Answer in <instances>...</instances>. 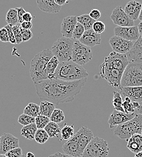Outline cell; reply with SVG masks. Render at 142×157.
Masks as SVG:
<instances>
[{"instance_id":"44dd1931","label":"cell","mask_w":142,"mask_h":157,"mask_svg":"<svg viewBox=\"0 0 142 157\" xmlns=\"http://www.w3.org/2000/svg\"><path fill=\"white\" fill-rule=\"evenodd\" d=\"M126 55L129 62L142 63V39L140 36L135 42L132 49Z\"/></svg>"},{"instance_id":"11a10c76","label":"cell","mask_w":142,"mask_h":157,"mask_svg":"<svg viewBox=\"0 0 142 157\" xmlns=\"http://www.w3.org/2000/svg\"><path fill=\"white\" fill-rule=\"evenodd\" d=\"M26 157H35V155H34L32 152H28V153L27 154Z\"/></svg>"},{"instance_id":"bcb514c9","label":"cell","mask_w":142,"mask_h":157,"mask_svg":"<svg viewBox=\"0 0 142 157\" xmlns=\"http://www.w3.org/2000/svg\"><path fill=\"white\" fill-rule=\"evenodd\" d=\"M101 12L98 10V9H92L90 13H89L90 17L93 18V20H99L101 17Z\"/></svg>"},{"instance_id":"5b68a950","label":"cell","mask_w":142,"mask_h":157,"mask_svg":"<svg viewBox=\"0 0 142 157\" xmlns=\"http://www.w3.org/2000/svg\"><path fill=\"white\" fill-rule=\"evenodd\" d=\"M142 129V115L136 114L132 119L118 125L114 134L122 140H128L135 134H140Z\"/></svg>"},{"instance_id":"6125c7cd","label":"cell","mask_w":142,"mask_h":157,"mask_svg":"<svg viewBox=\"0 0 142 157\" xmlns=\"http://www.w3.org/2000/svg\"><path fill=\"white\" fill-rule=\"evenodd\" d=\"M140 38H141L142 39V36H140Z\"/></svg>"},{"instance_id":"7a4b0ae2","label":"cell","mask_w":142,"mask_h":157,"mask_svg":"<svg viewBox=\"0 0 142 157\" xmlns=\"http://www.w3.org/2000/svg\"><path fill=\"white\" fill-rule=\"evenodd\" d=\"M88 73L81 66L72 60L59 62L53 78L59 79L66 82H73L87 78Z\"/></svg>"},{"instance_id":"ab89813d","label":"cell","mask_w":142,"mask_h":157,"mask_svg":"<svg viewBox=\"0 0 142 157\" xmlns=\"http://www.w3.org/2000/svg\"><path fill=\"white\" fill-rule=\"evenodd\" d=\"M12 30L16 39L17 44H20L22 42L21 36V27L20 24H18L14 26H12Z\"/></svg>"},{"instance_id":"60d3db41","label":"cell","mask_w":142,"mask_h":157,"mask_svg":"<svg viewBox=\"0 0 142 157\" xmlns=\"http://www.w3.org/2000/svg\"><path fill=\"white\" fill-rule=\"evenodd\" d=\"M92 29L97 33L101 34L105 30V25L102 21H96L93 25Z\"/></svg>"},{"instance_id":"6da1fadb","label":"cell","mask_w":142,"mask_h":157,"mask_svg":"<svg viewBox=\"0 0 142 157\" xmlns=\"http://www.w3.org/2000/svg\"><path fill=\"white\" fill-rule=\"evenodd\" d=\"M87 78L66 82L57 78L46 79L34 83L36 94L41 100H46L55 105L71 102L80 93Z\"/></svg>"},{"instance_id":"e7e4bbea","label":"cell","mask_w":142,"mask_h":157,"mask_svg":"<svg viewBox=\"0 0 142 157\" xmlns=\"http://www.w3.org/2000/svg\"></svg>"},{"instance_id":"f5cc1de1","label":"cell","mask_w":142,"mask_h":157,"mask_svg":"<svg viewBox=\"0 0 142 157\" xmlns=\"http://www.w3.org/2000/svg\"><path fill=\"white\" fill-rule=\"evenodd\" d=\"M135 113L136 114H140L142 115V105H139V106L135 109Z\"/></svg>"},{"instance_id":"91938a15","label":"cell","mask_w":142,"mask_h":157,"mask_svg":"<svg viewBox=\"0 0 142 157\" xmlns=\"http://www.w3.org/2000/svg\"><path fill=\"white\" fill-rule=\"evenodd\" d=\"M26 157V156H24V155H22V157Z\"/></svg>"},{"instance_id":"9c48e42d","label":"cell","mask_w":142,"mask_h":157,"mask_svg":"<svg viewBox=\"0 0 142 157\" xmlns=\"http://www.w3.org/2000/svg\"><path fill=\"white\" fill-rule=\"evenodd\" d=\"M123 72L106 66L102 63L100 66V75L102 78L105 79L111 86L119 90L121 88V80Z\"/></svg>"},{"instance_id":"6f0895ef","label":"cell","mask_w":142,"mask_h":157,"mask_svg":"<svg viewBox=\"0 0 142 157\" xmlns=\"http://www.w3.org/2000/svg\"><path fill=\"white\" fill-rule=\"evenodd\" d=\"M139 20H140V21H142V9H141V11H140V13L139 17Z\"/></svg>"},{"instance_id":"db71d44e","label":"cell","mask_w":142,"mask_h":157,"mask_svg":"<svg viewBox=\"0 0 142 157\" xmlns=\"http://www.w3.org/2000/svg\"><path fill=\"white\" fill-rule=\"evenodd\" d=\"M138 29H139V34L140 36L142 35V21H141L139 25H138Z\"/></svg>"},{"instance_id":"c3c4849f","label":"cell","mask_w":142,"mask_h":157,"mask_svg":"<svg viewBox=\"0 0 142 157\" xmlns=\"http://www.w3.org/2000/svg\"><path fill=\"white\" fill-rule=\"evenodd\" d=\"M21 27L23 29L30 30L32 27V22H27V21H23L20 24Z\"/></svg>"},{"instance_id":"f6af8a7d","label":"cell","mask_w":142,"mask_h":157,"mask_svg":"<svg viewBox=\"0 0 142 157\" xmlns=\"http://www.w3.org/2000/svg\"><path fill=\"white\" fill-rule=\"evenodd\" d=\"M0 40L2 42H9V36L7 29L2 27L0 29Z\"/></svg>"},{"instance_id":"4fadbf2b","label":"cell","mask_w":142,"mask_h":157,"mask_svg":"<svg viewBox=\"0 0 142 157\" xmlns=\"http://www.w3.org/2000/svg\"><path fill=\"white\" fill-rule=\"evenodd\" d=\"M114 32L116 36L134 42L137 40L140 36L138 27L134 25L131 27L117 26L114 28Z\"/></svg>"},{"instance_id":"ee69618b","label":"cell","mask_w":142,"mask_h":157,"mask_svg":"<svg viewBox=\"0 0 142 157\" xmlns=\"http://www.w3.org/2000/svg\"><path fill=\"white\" fill-rule=\"evenodd\" d=\"M8 32L9 34V42H10L12 44H17V41H16V39L12 30V26L10 25V24H7L4 27Z\"/></svg>"},{"instance_id":"836d02e7","label":"cell","mask_w":142,"mask_h":157,"mask_svg":"<svg viewBox=\"0 0 142 157\" xmlns=\"http://www.w3.org/2000/svg\"><path fill=\"white\" fill-rule=\"evenodd\" d=\"M61 137L64 140H68L75 135V129L73 125H65L61 129Z\"/></svg>"},{"instance_id":"b9f144b4","label":"cell","mask_w":142,"mask_h":157,"mask_svg":"<svg viewBox=\"0 0 142 157\" xmlns=\"http://www.w3.org/2000/svg\"><path fill=\"white\" fill-rule=\"evenodd\" d=\"M5 155L8 157H21L22 155V151L18 147L10 150Z\"/></svg>"},{"instance_id":"7bdbcfd3","label":"cell","mask_w":142,"mask_h":157,"mask_svg":"<svg viewBox=\"0 0 142 157\" xmlns=\"http://www.w3.org/2000/svg\"><path fill=\"white\" fill-rule=\"evenodd\" d=\"M21 36H22V42H27L31 39L33 35L32 31L30 30L23 29L21 27Z\"/></svg>"},{"instance_id":"8992f818","label":"cell","mask_w":142,"mask_h":157,"mask_svg":"<svg viewBox=\"0 0 142 157\" xmlns=\"http://www.w3.org/2000/svg\"><path fill=\"white\" fill-rule=\"evenodd\" d=\"M75 39L62 36L58 39L52 47V52L60 62L71 60Z\"/></svg>"},{"instance_id":"484cf974","label":"cell","mask_w":142,"mask_h":157,"mask_svg":"<svg viewBox=\"0 0 142 157\" xmlns=\"http://www.w3.org/2000/svg\"><path fill=\"white\" fill-rule=\"evenodd\" d=\"M55 109V105L46 100H42L40 105V114L50 117Z\"/></svg>"},{"instance_id":"9a60e30c","label":"cell","mask_w":142,"mask_h":157,"mask_svg":"<svg viewBox=\"0 0 142 157\" xmlns=\"http://www.w3.org/2000/svg\"><path fill=\"white\" fill-rule=\"evenodd\" d=\"M62 150L64 154L71 157H82L83 154L80 149L77 138L75 135L64 143L62 146Z\"/></svg>"},{"instance_id":"3957f363","label":"cell","mask_w":142,"mask_h":157,"mask_svg":"<svg viewBox=\"0 0 142 157\" xmlns=\"http://www.w3.org/2000/svg\"><path fill=\"white\" fill-rule=\"evenodd\" d=\"M53 56L52 50L45 49L36 55L31 60L30 75L34 83L48 79L45 74V68L49 60Z\"/></svg>"},{"instance_id":"f546056e","label":"cell","mask_w":142,"mask_h":157,"mask_svg":"<svg viewBox=\"0 0 142 157\" xmlns=\"http://www.w3.org/2000/svg\"><path fill=\"white\" fill-rule=\"evenodd\" d=\"M77 21L78 22L82 24L85 30L92 29L93 25L96 22V20L91 18L89 14H84L79 17H77Z\"/></svg>"},{"instance_id":"30bf717a","label":"cell","mask_w":142,"mask_h":157,"mask_svg":"<svg viewBox=\"0 0 142 157\" xmlns=\"http://www.w3.org/2000/svg\"><path fill=\"white\" fill-rule=\"evenodd\" d=\"M129 63V61L126 54H121L113 52L108 56L105 57L102 63L124 72Z\"/></svg>"},{"instance_id":"f907efd6","label":"cell","mask_w":142,"mask_h":157,"mask_svg":"<svg viewBox=\"0 0 142 157\" xmlns=\"http://www.w3.org/2000/svg\"><path fill=\"white\" fill-rule=\"evenodd\" d=\"M71 156L65 154H62L61 152H56L53 155H50L48 157H71Z\"/></svg>"},{"instance_id":"cb8c5ba5","label":"cell","mask_w":142,"mask_h":157,"mask_svg":"<svg viewBox=\"0 0 142 157\" xmlns=\"http://www.w3.org/2000/svg\"><path fill=\"white\" fill-rule=\"evenodd\" d=\"M127 147L134 154L142 151V136L140 134H135L128 140Z\"/></svg>"},{"instance_id":"83f0119b","label":"cell","mask_w":142,"mask_h":157,"mask_svg":"<svg viewBox=\"0 0 142 157\" xmlns=\"http://www.w3.org/2000/svg\"><path fill=\"white\" fill-rule=\"evenodd\" d=\"M44 129L46 131L50 138L57 137L61 133V129L58 126V123L53 121H50L47 126L45 127Z\"/></svg>"},{"instance_id":"1f68e13d","label":"cell","mask_w":142,"mask_h":157,"mask_svg":"<svg viewBox=\"0 0 142 157\" xmlns=\"http://www.w3.org/2000/svg\"><path fill=\"white\" fill-rule=\"evenodd\" d=\"M112 103L115 110L125 113L122 106V103H123L122 95L119 91L113 92V99Z\"/></svg>"},{"instance_id":"d6986e66","label":"cell","mask_w":142,"mask_h":157,"mask_svg":"<svg viewBox=\"0 0 142 157\" xmlns=\"http://www.w3.org/2000/svg\"><path fill=\"white\" fill-rule=\"evenodd\" d=\"M119 90L122 96L129 98L132 102H142V86L121 87Z\"/></svg>"},{"instance_id":"7402d4cb","label":"cell","mask_w":142,"mask_h":157,"mask_svg":"<svg viewBox=\"0 0 142 157\" xmlns=\"http://www.w3.org/2000/svg\"><path fill=\"white\" fill-rule=\"evenodd\" d=\"M142 6V3L140 2L132 0L126 4L124 11L132 20L136 21L139 19Z\"/></svg>"},{"instance_id":"8fae6325","label":"cell","mask_w":142,"mask_h":157,"mask_svg":"<svg viewBox=\"0 0 142 157\" xmlns=\"http://www.w3.org/2000/svg\"><path fill=\"white\" fill-rule=\"evenodd\" d=\"M134 41L123 39L121 37L114 35L109 40V44L113 52L121 54H126L132 48L134 45Z\"/></svg>"},{"instance_id":"e575fe53","label":"cell","mask_w":142,"mask_h":157,"mask_svg":"<svg viewBox=\"0 0 142 157\" xmlns=\"http://www.w3.org/2000/svg\"><path fill=\"white\" fill-rule=\"evenodd\" d=\"M50 120L56 123H60L65 120L64 113L60 109H55L50 117Z\"/></svg>"},{"instance_id":"74e56055","label":"cell","mask_w":142,"mask_h":157,"mask_svg":"<svg viewBox=\"0 0 142 157\" xmlns=\"http://www.w3.org/2000/svg\"><path fill=\"white\" fill-rule=\"evenodd\" d=\"M85 32V29L84 27L81 23L78 22L73 33L72 38L75 40H79L81 38Z\"/></svg>"},{"instance_id":"f1b7e54d","label":"cell","mask_w":142,"mask_h":157,"mask_svg":"<svg viewBox=\"0 0 142 157\" xmlns=\"http://www.w3.org/2000/svg\"><path fill=\"white\" fill-rule=\"evenodd\" d=\"M6 21L12 26L19 24L18 12L16 8H12L8 10L6 17Z\"/></svg>"},{"instance_id":"603a6c76","label":"cell","mask_w":142,"mask_h":157,"mask_svg":"<svg viewBox=\"0 0 142 157\" xmlns=\"http://www.w3.org/2000/svg\"><path fill=\"white\" fill-rule=\"evenodd\" d=\"M38 7L41 11L48 13H57L61 10V6L55 0H36Z\"/></svg>"},{"instance_id":"f35d334b","label":"cell","mask_w":142,"mask_h":157,"mask_svg":"<svg viewBox=\"0 0 142 157\" xmlns=\"http://www.w3.org/2000/svg\"><path fill=\"white\" fill-rule=\"evenodd\" d=\"M18 121L20 124H22V126H26L29 124L35 123V117L30 116L29 115H27V114H25L23 113L22 114H21L19 116L18 119Z\"/></svg>"},{"instance_id":"680465c9","label":"cell","mask_w":142,"mask_h":157,"mask_svg":"<svg viewBox=\"0 0 142 157\" xmlns=\"http://www.w3.org/2000/svg\"><path fill=\"white\" fill-rule=\"evenodd\" d=\"M0 157H8L6 156L5 154H0Z\"/></svg>"},{"instance_id":"ffe728a7","label":"cell","mask_w":142,"mask_h":157,"mask_svg":"<svg viewBox=\"0 0 142 157\" xmlns=\"http://www.w3.org/2000/svg\"><path fill=\"white\" fill-rule=\"evenodd\" d=\"M75 135L77 138L80 149L83 153L86 146L94 138L93 134L88 128L82 127L76 134H75Z\"/></svg>"},{"instance_id":"5bb4252c","label":"cell","mask_w":142,"mask_h":157,"mask_svg":"<svg viewBox=\"0 0 142 157\" xmlns=\"http://www.w3.org/2000/svg\"><path fill=\"white\" fill-rule=\"evenodd\" d=\"M20 147L19 139L9 133H4L1 136L0 154H6L10 150Z\"/></svg>"},{"instance_id":"681fc988","label":"cell","mask_w":142,"mask_h":157,"mask_svg":"<svg viewBox=\"0 0 142 157\" xmlns=\"http://www.w3.org/2000/svg\"><path fill=\"white\" fill-rule=\"evenodd\" d=\"M22 20L23 21H27V22H32V21L33 20V17L32 15V14L30 12H26L23 17H22Z\"/></svg>"},{"instance_id":"2e32d148","label":"cell","mask_w":142,"mask_h":157,"mask_svg":"<svg viewBox=\"0 0 142 157\" xmlns=\"http://www.w3.org/2000/svg\"><path fill=\"white\" fill-rule=\"evenodd\" d=\"M136 113L127 114L124 112L114 110L108 120L109 128H113L115 126L120 125L132 119L136 116Z\"/></svg>"},{"instance_id":"9f6ffc18","label":"cell","mask_w":142,"mask_h":157,"mask_svg":"<svg viewBox=\"0 0 142 157\" xmlns=\"http://www.w3.org/2000/svg\"><path fill=\"white\" fill-rule=\"evenodd\" d=\"M134 157H142V151L137 153V154H136V155Z\"/></svg>"},{"instance_id":"d6a6232c","label":"cell","mask_w":142,"mask_h":157,"mask_svg":"<svg viewBox=\"0 0 142 157\" xmlns=\"http://www.w3.org/2000/svg\"><path fill=\"white\" fill-rule=\"evenodd\" d=\"M49 138L48 134L44 129H38L34 139L38 143L42 144L45 143Z\"/></svg>"},{"instance_id":"7c38bea8","label":"cell","mask_w":142,"mask_h":157,"mask_svg":"<svg viewBox=\"0 0 142 157\" xmlns=\"http://www.w3.org/2000/svg\"><path fill=\"white\" fill-rule=\"evenodd\" d=\"M110 18L117 26L131 27L134 25V21L126 13L121 6H118L113 10Z\"/></svg>"},{"instance_id":"d590c367","label":"cell","mask_w":142,"mask_h":157,"mask_svg":"<svg viewBox=\"0 0 142 157\" xmlns=\"http://www.w3.org/2000/svg\"><path fill=\"white\" fill-rule=\"evenodd\" d=\"M122 106L125 113L132 114L135 113V108L131 100L128 97H125V101H123Z\"/></svg>"},{"instance_id":"277c9868","label":"cell","mask_w":142,"mask_h":157,"mask_svg":"<svg viewBox=\"0 0 142 157\" xmlns=\"http://www.w3.org/2000/svg\"><path fill=\"white\" fill-rule=\"evenodd\" d=\"M126 86H142V63L129 62L121 80V87Z\"/></svg>"},{"instance_id":"52a82bcc","label":"cell","mask_w":142,"mask_h":157,"mask_svg":"<svg viewBox=\"0 0 142 157\" xmlns=\"http://www.w3.org/2000/svg\"><path fill=\"white\" fill-rule=\"evenodd\" d=\"M109 147L106 140L94 137L85 147L82 157H108Z\"/></svg>"},{"instance_id":"d4e9b609","label":"cell","mask_w":142,"mask_h":157,"mask_svg":"<svg viewBox=\"0 0 142 157\" xmlns=\"http://www.w3.org/2000/svg\"><path fill=\"white\" fill-rule=\"evenodd\" d=\"M38 130L35 123L24 126L21 131V135L29 140H33Z\"/></svg>"},{"instance_id":"ac0fdd59","label":"cell","mask_w":142,"mask_h":157,"mask_svg":"<svg viewBox=\"0 0 142 157\" xmlns=\"http://www.w3.org/2000/svg\"><path fill=\"white\" fill-rule=\"evenodd\" d=\"M82 44L89 47L100 45L101 42V34L96 33L92 29L85 30L81 38L79 40Z\"/></svg>"},{"instance_id":"ba28073f","label":"cell","mask_w":142,"mask_h":157,"mask_svg":"<svg viewBox=\"0 0 142 157\" xmlns=\"http://www.w3.org/2000/svg\"><path fill=\"white\" fill-rule=\"evenodd\" d=\"M93 58L90 47L82 44L79 40H75L73 49L71 60L81 66L88 63Z\"/></svg>"},{"instance_id":"4316f807","label":"cell","mask_w":142,"mask_h":157,"mask_svg":"<svg viewBox=\"0 0 142 157\" xmlns=\"http://www.w3.org/2000/svg\"><path fill=\"white\" fill-rule=\"evenodd\" d=\"M59 61L55 56H53L49 60L45 68V74L47 76L48 79L53 78V75L59 63Z\"/></svg>"},{"instance_id":"7dc6e473","label":"cell","mask_w":142,"mask_h":157,"mask_svg":"<svg viewBox=\"0 0 142 157\" xmlns=\"http://www.w3.org/2000/svg\"><path fill=\"white\" fill-rule=\"evenodd\" d=\"M17 10V12H18V19H19V24H21L23 22L22 20V17L24 15V14L26 12L25 10L23 9V7H17L16 8Z\"/></svg>"},{"instance_id":"94428289","label":"cell","mask_w":142,"mask_h":157,"mask_svg":"<svg viewBox=\"0 0 142 157\" xmlns=\"http://www.w3.org/2000/svg\"><path fill=\"white\" fill-rule=\"evenodd\" d=\"M140 134H141V135L142 136V131H141V132H140Z\"/></svg>"},{"instance_id":"be15d7a7","label":"cell","mask_w":142,"mask_h":157,"mask_svg":"<svg viewBox=\"0 0 142 157\" xmlns=\"http://www.w3.org/2000/svg\"><path fill=\"white\" fill-rule=\"evenodd\" d=\"M0 141H1V137H0Z\"/></svg>"},{"instance_id":"8d00e7d4","label":"cell","mask_w":142,"mask_h":157,"mask_svg":"<svg viewBox=\"0 0 142 157\" xmlns=\"http://www.w3.org/2000/svg\"><path fill=\"white\" fill-rule=\"evenodd\" d=\"M50 121V118L43 115H38L35 117V124L38 129H44L47 124Z\"/></svg>"},{"instance_id":"4dcf8cb0","label":"cell","mask_w":142,"mask_h":157,"mask_svg":"<svg viewBox=\"0 0 142 157\" xmlns=\"http://www.w3.org/2000/svg\"><path fill=\"white\" fill-rule=\"evenodd\" d=\"M40 106L34 103H29L24 109V114L36 117L40 115Z\"/></svg>"},{"instance_id":"816d5d0a","label":"cell","mask_w":142,"mask_h":157,"mask_svg":"<svg viewBox=\"0 0 142 157\" xmlns=\"http://www.w3.org/2000/svg\"><path fill=\"white\" fill-rule=\"evenodd\" d=\"M69 1H70V0H55V2H56L58 5L60 6H63V5H65V4L68 3V2H69Z\"/></svg>"},{"instance_id":"e0dca14e","label":"cell","mask_w":142,"mask_h":157,"mask_svg":"<svg viewBox=\"0 0 142 157\" xmlns=\"http://www.w3.org/2000/svg\"><path fill=\"white\" fill-rule=\"evenodd\" d=\"M77 22V17L76 16H68L65 17L61 24V32L62 36L72 38L73 33Z\"/></svg>"}]
</instances>
